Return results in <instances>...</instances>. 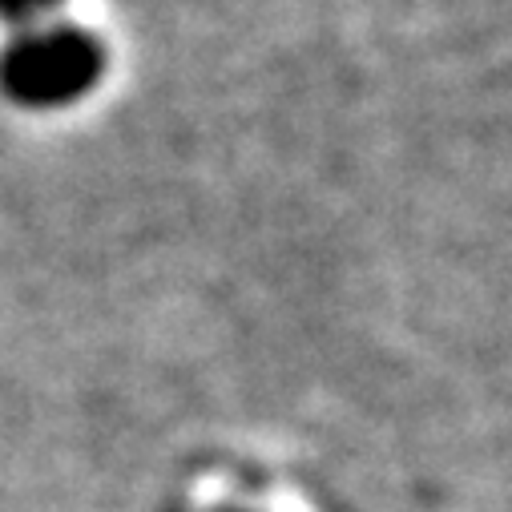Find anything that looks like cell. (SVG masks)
Here are the masks:
<instances>
[{
	"instance_id": "6da1fadb",
	"label": "cell",
	"mask_w": 512,
	"mask_h": 512,
	"mask_svg": "<svg viewBox=\"0 0 512 512\" xmlns=\"http://www.w3.org/2000/svg\"><path fill=\"white\" fill-rule=\"evenodd\" d=\"M105 49L89 29L45 21L17 29L0 53V93L21 109H65L97 89Z\"/></svg>"
},
{
	"instance_id": "7a4b0ae2",
	"label": "cell",
	"mask_w": 512,
	"mask_h": 512,
	"mask_svg": "<svg viewBox=\"0 0 512 512\" xmlns=\"http://www.w3.org/2000/svg\"><path fill=\"white\" fill-rule=\"evenodd\" d=\"M65 0H0V21H9L17 29H33L45 25Z\"/></svg>"
}]
</instances>
